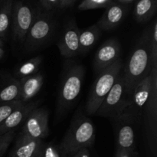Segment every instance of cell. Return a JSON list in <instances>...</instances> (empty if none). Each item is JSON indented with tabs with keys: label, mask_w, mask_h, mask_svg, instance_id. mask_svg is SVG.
Returning a JSON list of instances; mask_svg holds the SVG:
<instances>
[{
	"label": "cell",
	"mask_w": 157,
	"mask_h": 157,
	"mask_svg": "<svg viewBox=\"0 0 157 157\" xmlns=\"http://www.w3.org/2000/svg\"><path fill=\"white\" fill-rule=\"evenodd\" d=\"M153 67L150 29H147L138 40L123 71L128 98L136 84L150 73Z\"/></svg>",
	"instance_id": "obj_1"
},
{
	"label": "cell",
	"mask_w": 157,
	"mask_h": 157,
	"mask_svg": "<svg viewBox=\"0 0 157 157\" xmlns=\"http://www.w3.org/2000/svg\"><path fill=\"white\" fill-rule=\"evenodd\" d=\"M95 136L96 130L92 121L81 115L74 120L58 148L64 156H72L80 150L91 147Z\"/></svg>",
	"instance_id": "obj_2"
},
{
	"label": "cell",
	"mask_w": 157,
	"mask_h": 157,
	"mask_svg": "<svg viewBox=\"0 0 157 157\" xmlns=\"http://www.w3.org/2000/svg\"><path fill=\"white\" fill-rule=\"evenodd\" d=\"M123 69L121 59L98 74V78L93 84L86 106L88 114H95L105 97L114 84L118 75Z\"/></svg>",
	"instance_id": "obj_3"
},
{
	"label": "cell",
	"mask_w": 157,
	"mask_h": 157,
	"mask_svg": "<svg viewBox=\"0 0 157 157\" xmlns=\"http://www.w3.org/2000/svg\"><path fill=\"white\" fill-rule=\"evenodd\" d=\"M156 88H157V67H153L150 73L134 87L131 94L129 96L127 106L123 113H128L133 119H138L144 112L147 102Z\"/></svg>",
	"instance_id": "obj_4"
},
{
	"label": "cell",
	"mask_w": 157,
	"mask_h": 157,
	"mask_svg": "<svg viewBox=\"0 0 157 157\" xmlns=\"http://www.w3.org/2000/svg\"><path fill=\"white\" fill-rule=\"evenodd\" d=\"M85 71L79 64L71 66L64 75L58 92V109L64 110L74 104L81 93Z\"/></svg>",
	"instance_id": "obj_5"
},
{
	"label": "cell",
	"mask_w": 157,
	"mask_h": 157,
	"mask_svg": "<svg viewBox=\"0 0 157 157\" xmlns=\"http://www.w3.org/2000/svg\"><path fill=\"white\" fill-rule=\"evenodd\" d=\"M127 101L128 95L122 70L112 88L97 110L96 114L113 119L124 111L127 106Z\"/></svg>",
	"instance_id": "obj_6"
},
{
	"label": "cell",
	"mask_w": 157,
	"mask_h": 157,
	"mask_svg": "<svg viewBox=\"0 0 157 157\" xmlns=\"http://www.w3.org/2000/svg\"><path fill=\"white\" fill-rule=\"evenodd\" d=\"M38 14L29 5L18 1L13 3L12 13V36L15 41L24 42L26 35Z\"/></svg>",
	"instance_id": "obj_7"
},
{
	"label": "cell",
	"mask_w": 157,
	"mask_h": 157,
	"mask_svg": "<svg viewBox=\"0 0 157 157\" xmlns=\"http://www.w3.org/2000/svg\"><path fill=\"white\" fill-rule=\"evenodd\" d=\"M54 23L50 17L38 14L24 41L26 48L34 49L42 44L52 35Z\"/></svg>",
	"instance_id": "obj_8"
},
{
	"label": "cell",
	"mask_w": 157,
	"mask_h": 157,
	"mask_svg": "<svg viewBox=\"0 0 157 157\" xmlns=\"http://www.w3.org/2000/svg\"><path fill=\"white\" fill-rule=\"evenodd\" d=\"M117 126V150L132 151L135 150V130L133 119L130 114L123 113L113 118Z\"/></svg>",
	"instance_id": "obj_9"
},
{
	"label": "cell",
	"mask_w": 157,
	"mask_h": 157,
	"mask_svg": "<svg viewBox=\"0 0 157 157\" xmlns=\"http://www.w3.org/2000/svg\"><path fill=\"white\" fill-rule=\"evenodd\" d=\"M48 113L43 108L34 109L23 126L22 133L32 138L42 140L48 135Z\"/></svg>",
	"instance_id": "obj_10"
},
{
	"label": "cell",
	"mask_w": 157,
	"mask_h": 157,
	"mask_svg": "<svg viewBox=\"0 0 157 157\" xmlns=\"http://www.w3.org/2000/svg\"><path fill=\"white\" fill-rule=\"evenodd\" d=\"M121 45L116 39L106 41L98 48L94 56V65L97 75L118 61L121 56Z\"/></svg>",
	"instance_id": "obj_11"
},
{
	"label": "cell",
	"mask_w": 157,
	"mask_h": 157,
	"mask_svg": "<svg viewBox=\"0 0 157 157\" xmlns=\"http://www.w3.org/2000/svg\"><path fill=\"white\" fill-rule=\"evenodd\" d=\"M80 31L75 22L69 23L66 26L58 44V49L62 56L71 58L80 53Z\"/></svg>",
	"instance_id": "obj_12"
},
{
	"label": "cell",
	"mask_w": 157,
	"mask_h": 157,
	"mask_svg": "<svg viewBox=\"0 0 157 157\" xmlns=\"http://www.w3.org/2000/svg\"><path fill=\"white\" fill-rule=\"evenodd\" d=\"M41 140L21 133L18 137L10 157H37L42 149Z\"/></svg>",
	"instance_id": "obj_13"
},
{
	"label": "cell",
	"mask_w": 157,
	"mask_h": 157,
	"mask_svg": "<svg viewBox=\"0 0 157 157\" xmlns=\"http://www.w3.org/2000/svg\"><path fill=\"white\" fill-rule=\"evenodd\" d=\"M125 5L113 2L107 8L98 21L97 25L100 30L110 31L117 27L126 15Z\"/></svg>",
	"instance_id": "obj_14"
},
{
	"label": "cell",
	"mask_w": 157,
	"mask_h": 157,
	"mask_svg": "<svg viewBox=\"0 0 157 157\" xmlns=\"http://www.w3.org/2000/svg\"><path fill=\"white\" fill-rule=\"evenodd\" d=\"M38 105V101L35 102H26L21 107L12 112L6 121L0 125V136L12 130H15L17 127L25 122L29 113Z\"/></svg>",
	"instance_id": "obj_15"
},
{
	"label": "cell",
	"mask_w": 157,
	"mask_h": 157,
	"mask_svg": "<svg viewBox=\"0 0 157 157\" xmlns=\"http://www.w3.org/2000/svg\"><path fill=\"white\" fill-rule=\"evenodd\" d=\"M19 81L21 86L19 100L26 103L40 91L44 83V78L41 74L37 73L32 76L21 78Z\"/></svg>",
	"instance_id": "obj_16"
},
{
	"label": "cell",
	"mask_w": 157,
	"mask_h": 157,
	"mask_svg": "<svg viewBox=\"0 0 157 157\" xmlns=\"http://www.w3.org/2000/svg\"><path fill=\"white\" fill-rule=\"evenodd\" d=\"M156 0H138L134 9V16L138 22L149 21L156 12Z\"/></svg>",
	"instance_id": "obj_17"
},
{
	"label": "cell",
	"mask_w": 157,
	"mask_h": 157,
	"mask_svg": "<svg viewBox=\"0 0 157 157\" xmlns=\"http://www.w3.org/2000/svg\"><path fill=\"white\" fill-rule=\"evenodd\" d=\"M100 32L101 30L97 25H94L87 29L80 31V53H85L94 46L99 38Z\"/></svg>",
	"instance_id": "obj_18"
},
{
	"label": "cell",
	"mask_w": 157,
	"mask_h": 157,
	"mask_svg": "<svg viewBox=\"0 0 157 157\" xmlns=\"http://www.w3.org/2000/svg\"><path fill=\"white\" fill-rule=\"evenodd\" d=\"M13 0H5L0 7V38L5 40L12 22Z\"/></svg>",
	"instance_id": "obj_19"
},
{
	"label": "cell",
	"mask_w": 157,
	"mask_h": 157,
	"mask_svg": "<svg viewBox=\"0 0 157 157\" xmlns=\"http://www.w3.org/2000/svg\"><path fill=\"white\" fill-rule=\"evenodd\" d=\"M20 81L18 79H11L0 89V104L19 100Z\"/></svg>",
	"instance_id": "obj_20"
},
{
	"label": "cell",
	"mask_w": 157,
	"mask_h": 157,
	"mask_svg": "<svg viewBox=\"0 0 157 157\" xmlns=\"http://www.w3.org/2000/svg\"><path fill=\"white\" fill-rule=\"evenodd\" d=\"M42 62V58L41 56H37L33 58L23 62L15 71V75L19 79L26 78V77L32 76L38 73L40 65Z\"/></svg>",
	"instance_id": "obj_21"
},
{
	"label": "cell",
	"mask_w": 157,
	"mask_h": 157,
	"mask_svg": "<svg viewBox=\"0 0 157 157\" xmlns=\"http://www.w3.org/2000/svg\"><path fill=\"white\" fill-rule=\"evenodd\" d=\"M24 102L20 100L9 101V102L2 103L0 104V125L6 120V118L15 111L17 108L21 107Z\"/></svg>",
	"instance_id": "obj_22"
},
{
	"label": "cell",
	"mask_w": 157,
	"mask_h": 157,
	"mask_svg": "<svg viewBox=\"0 0 157 157\" xmlns=\"http://www.w3.org/2000/svg\"><path fill=\"white\" fill-rule=\"evenodd\" d=\"M113 2V0H82L78 6V9L81 11H86L102 8L106 9Z\"/></svg>",
	"instance_id": "obj_23"
},
{
	"label": "cell",
	"mask_w": 157,
	"mask_h": 157,
	"mask_svg": "<svg viewBox=\"0 0 157 157\" xmlns=\"http://www.w3.org/2000/svg\"><path fill=\"white\" fill-rule=\"evenodd\" d=\"M150 44L153 66L157 67V21L155 20L150 29Z\"/></svg>",
	"instance_id": "obj_24"
},
{
	"label": "cell",
	"mask_w": 157,
	"mask_h": 157,
	"mask_svg": "<svg viewBox=\"0 0 157 157\" xmlns=\"http://www.w3.org/2000/svg\"><path fill=\"white\" fill-rule=\"evenodd\" d=\"M15 130H12L0 136V157L3 156L15 136Z\"/></svg>",
	"instance_id": "obj_25"
},
{
	"label": "cell",
	"mask_w": 157,
	"mask_h": 157,
	"mask_svg": "<svg viewBox=\"0 0 157 157\" xmlns=\"http://www.w3.org/2000/svg\"><path fill=\"white\" fill-rule=\"evenodd\" d=\"M41 153L44 157H66L59 148L55 147L53 144H49L45 147H42Z\"/></svg>",
	"instance_id": "obj_26"
},
{
	"label": "cell",
	"mask_w": 157,
	"mask_h": 157,
	"mask_svg": "<svg viewBox=\"0 0 157 157\" xmlns=\"http://www.w3.org/2000/svg\"><path fill=\"white\" fill-rule=\"evenodd\" d=\"M40 2L41 6L47 10H51L60 4V0H40Z\"/></svg>",
	"instance_id": "obj_27"
},
{
	"label": "cell",
	"mask_w": 157,
	"mask_h": 157,
	"mask_svg": "<svg viewBox=\"0 0 157 157\" xmlns=\"http://www.w3.org/2000/svg\"><path fill=\"white\" fill-rule=\"evenodd\" d=\"M115 157H137V153L135 150L132 151H120L117 150Z\"/></svg>",
	"instance_id": "obj_28"
},
{
	"label": "cell",
	"mask_w": 157,
	"mask_h": 157,
	"mask_svg": "<svg viewBox=\"0 0 157 157\" xmlns=\"http://www.w3.org/2000/svg\"><path fill=\"white\" fill-rule=\"evenodd\" d=\"M66 157H90V155L88 151V149L84 148L82 149V150H80L79 151H78L76 153L72 155V156Z\"/></svg>",
	"instance_id": "obj_29"
},
{
	"label": "cell",
	"mask_w": 157,
	"mask_h": 157,
	"mask_svg": "<svg viewBox=\"0 0 157 157\" xmlns=\"http://www.w3.org/2000/svg\"><path fill=\"white\" fill-rule=\"evenodd\" d=\"M76 2V0H60L59 6L61 8H66L72 6Z\"/></svg>",
	"instance_id": "obj_30"
},
{
	"label": "cell",
	"mask_w": 157,
	"mask_h": 157,
	"mask_svg": "<svg viewBox=\"0 0 157 157\" xmlns=\"http://www.w3.org/2000/svg\"><path fill=\"white\" fill-rule=\"evenodd\" d=\"M117 2H118V3H121V4H128V3H131L132 2H133L134 0H116Z\"/></svg>",
	"instance_id": "obj_31"
},
{
	"label": "cell",
	"mask_w": 157,
	"mask_h": 157,
	"mask_svg": "<svg viewBox=\"0 0 157 157\" xmlns=\"http://www.w3.org/2000/svg\"><path fill=\"white\" fill-rule=\"evenodd\" d=\"M5 55V51L4 49L0 47V60L2 59V58H3V56H4Z\"/></svg>",
	"instance_id": "obj_32"
},
{
	"label": "cell",
	"mask_w": 157,
	"mask_h": 157,
	"mask_svg": "<svg viewBox=\"0 0 157 157\" xmlns=\"http://www.w3.org/2000/svg\"><path fill=\"white\" fill-rule=\"evenodd\" d=\"M3 44H4V40H3L2 38H0V47L2 48Z\"/></svg>",
	"instance_id": "obj_33"
},
{
	"label": "cell",
	"mask_w": 157,
	"mask_h": 157,
	"mask_svg": "<svg viewBox=\"0 0 157 157\" xmlns=\"http://www.w3.org/2000/svg\"><path fill=\"white\" fill-rule=\"evenodd\" d=\"M5 2V0H0V4L2 5L3 2Z\"/></svg>",
	"instance_id": "obj_34"
},
{
	"label": "cell",
	"mask_w": 157,
	"mask_h": 157,
	"mask_svg": "<svg viewBox=\"0 0 157 157\" xmlns=\"http://www.w3.org/2000/svg\"><path fill=\"white\" fill-rule=\"evenodd\" d=\"M37 157H44V156H42V155H41V153H40V154H39V155H38V156H37Z\"/></svg>",
	"instance_id": "obj_35"
}]
</instances>
